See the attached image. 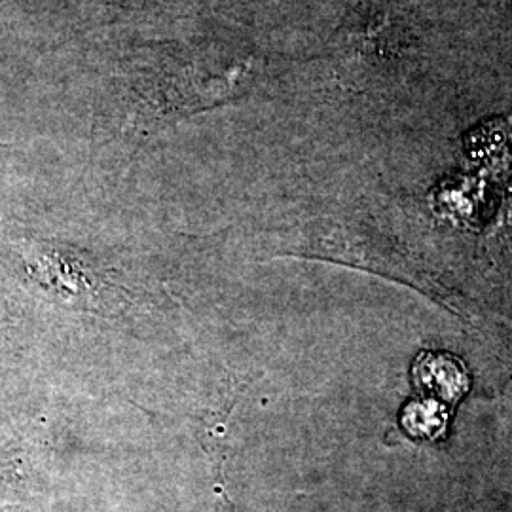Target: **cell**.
I'll return each mask as SVG.
<instances>
[{
  "mask_svg": "<svg viewBox=\"0 0 512 512\" xmlns=\"http://www.w3.org/2000/svg\"><path fill=\"white\" fill-rule=\"evenodd\" d=\"M215 512H234V511H232V507H230V503H228V501H226V499H224V501H222V503H219V505H217V509H215Z\"/></svg>",
  "mask_w": 512,
  "mask_h": 512,
  "instance_id": "6da1fadb",
  "label": "cell"
}]
</instances>
